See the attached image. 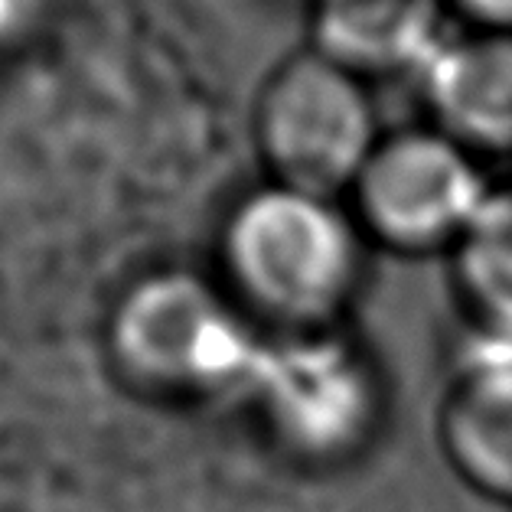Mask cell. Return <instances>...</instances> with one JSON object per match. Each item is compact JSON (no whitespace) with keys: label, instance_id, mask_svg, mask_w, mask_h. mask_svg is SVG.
I'll return each mask as SVG.
<instances>
[{"label":"cell","instance_id":"obj_8","mask_svg":"<svg viewBox=\"0 0 512 512\" xmlns=\"http://www.w3.org/2000/svg\"><path fill=\"white\" fill-rule=\"evenodd\" d=\"M447 0H310L320 56L356 76L421 69L441 46Z\"/></svg>","mask_w":512,"mask_h":512},{"label":"cell","instance_id":"obj_11","mask_svg":"<svg viewBox=\"0 0 512 512\" xmlns=\"http://www.w3.org/2000/svg\"><path fill=\"white\" fill-rule=\"evenodd\" d=\"M17 7H20V0H0V30L10 27V20L17 17Z\"/></svg>","mask_w":512,"mask_h":512},{"label":"cell","instance_id":"obj_5","mask_svg":"<svg viewBox=\"0 0 512 512\" xmlns=\"http://www.w3.org/2000/svg\"><path fill=\"white\" fill-rule=\"evenodd\" d=\"M490 196L473 154L441 131L379 137L356 183L349 216L372 248L402 258L451 255Z\"/></svg>","mask_w":512,"mask_h":512},{"label":"cell","instance_id":"obj_1","mask_svg":"<svg viewBox=\"0 0 512 512\" xmlns=\"http://www.w3.org/2000/svg\"><path fill=\"white\" fill-rule=\"evenodd\" d=\"M366 255L340 199L271 183L242 196L222 222L212 278L268 340H284L346 327Z\"/></svg>","mask_w":512,"mask_h":512},{"label":"cell","instance_id":"obj_9","mask_svg":"<svg viewBox=\"0 0 512 512\" xmlns=\"http://www.w3.org/2000/svg\"><path fill=\"white\" fill-rule=\"evenodd\" d=\"M447 261L457 301L483 340L512 346V186L490 190Z\"/></svg>","mask_w":512,"mask_h":512},{"label":"cell","instance_id":"obj_10","mask_svg":"<svg viewBox=\"0 0 512 512\" xmlns=\"http://www.w3.org/2000/svg\"><path fill=\"white\" fill-rule=\"evenodd\" d=\"M470 20L480 23V30L512 33V0H451Z\"/></svg>","mask_w":512,"mask_h":512},{"label":"cell","instance_id":"obj_7","mask_svg":"<svg viewBox=\"0 0 512 512\" xmlns=\"http://www.w3.org/2000/svg\"><path fill=\"white\" fill-rule=\"evenodd\" d=\"M421 82L437 131L470 154H512V33L441 40Z\"/></svg>","mask_w":512,"mask_h":512},{"label":"cell","instance_id":"obj_2","mask_svg":"<svg viewBox=\"0 0 512 512\" xmlns=\"http://www.w3.org/2000/svg\"><path fill=\"white\" fill-rule=\"evenodd\" d=\"M268 336L212 274L154 268L115 294L102 353L131 392L164 405L245 398Z\"/></svg>","mask_w":512,"mask_h":512},{"label":"cell","instance_id":"obj_3","mask_svg":"<svg viewBox=\"0 0 512 512\" xmlns=\"http://www.w3.org/2000/svg\"><path fill=\"white\" fill-rule=\"evenodd\" d=\"M242 402L291 464L333 470L372 447L389 392L376 356L343 327L268 340Z\"/></svg>","mask_w":512,"mask_h":512},{"label":"cell","instance_id":"obj_6","mask_svg":"<svg viewBox=\"0 0 512 512\" xmlns=\"http://www.w3.org/2000/svg\"><path fill=\"white\" fill-rule=\"evenodd\" d=\"M470 359L437 402L434 437L473 496L512 512V346Z\"/></svg>","mask_w":512,"mask_h":512},{"label":"cell","instance_id":"obj_4","mask_svg":"<svg viewBox=\"0 0 512 512\" xmlns=\"http://www.w3.org/2000/svg\"><path fill=\"white\" fill-rule=\"evenodd\" d=\"M255 137L271 183L323 199L346 196L379 144L359 76L317 49L274 69L258 98Z\"/></svg>","mask_w":512,"mask_h":512}]
</instances>
